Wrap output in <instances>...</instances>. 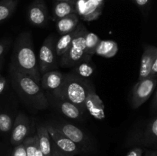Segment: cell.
<instances>
[{"instance_id":"cell-1","label":"cell","mask_w":157,"mask_h":156,"mask_svg":"<svg viewBox=\"0 0 157 156\" xmlns=\"http://www.w3.org/2000/svg\"><path fill=\"white\" fill-rule=\"evenodd\" d=\"M9 66L21 73L29 75L40 84L41 73L36 54L34 50L32 35L29 32H22L16 38Z\"/></svg>"},{"instance_id":"cell-2","label":"cell","mask_w":157,"mask_h":156,"mask_svg":"<svg viewBox=\"0 0 157 156\" xmlns=\"http://www.w3.org/2000/svg\"><path fill=\"white\" fill-rule=\"evenodd\" d=\"M9 74L15 90L29 105L38 110H45L48 106L47 96L40 84L11 66H9Z\"/></svg>"},{"instance_id":"cell-3","label":"cell","mask_w":157,"mask_h":156,"mask_svg":"<svg viewBox=\"0 0 157 156\" xmlns=\"http://www.w3.org/2000/svg\"><path fill=\"white\" fill-rule=\"evenodd\" d=\"M92 86L84 78L79 77L74 73L64 75V82L59 90L52 92L55 98L66 99L78 106L85 113L84 102Z\"/></svg>"},{"instance_id":"cell-4","label":"cell","mask_w":157,"mask_h":156,"mask_svg":"<svg viewBox=\"0 0 157 156\" xmlns=\"http://www.w3.org/2000/svg\"><path fill=\"white\" fill-rule=\"evenodd\" d=\"M88 31L85 26L79 23L76 28V34L67 53L60 58V65L63 67H73L80 62L90 61L85 54V35Z\"/></svg>"},{"instance_id":"cell-5","label":"cell","mask_w":157,"mask_h":156,"mask_svg":"<svg viewBox=\"0 0 157 156\" xmlns=\"http://www.w3.org/2000/svg\"><path fill=\"white\" fill-rule=\"evenodd\" d=\"M55 43L56 39L52 35L44 39L42 45L39 50V72L41 75L49 70L57 68V55L55 52Z\"/></svg>"},{"instance_id":"cell-6","label":"cell","mask_w":157,"mask_h":156,"mask_svg":"<svg viewBox=\"0 0 157 156\" xmlns=\"http://www.w3.org/2000/svg\"><path fill=\"white\" fill-rule=\"evenodd\" d=\"M52 124L63 135L78 145L83 152H87V151L88 152L90 151L91 142L88 136L78 126L64 122H55Z\"/></svg>"},{"instance_id":"cell-7","label":"cell","mask_w":157,"mask_h":156,"mask_svg":"<svg viewBox=\"0 0 157 156\" xmlns=\"http://www.w3.org/2000/svg\"><path fill=\"white\" fill-rule=\"evenodd\" d=\"M51 140L64 156H75L83 153L78 145L63 135L52 123L46 124Z\"/></svg>"},{"instance_id":"cell-8","label":"cell","mask_w":157,"mask_h":156,"mask_svg":"<svg viewBox=\"0 0 157 156\" xmlns=\"http://www.w3.org/2000/svg\"><path fill=\"white\" fill-rule=\"evenodd\" d=\"M156 76H150L142 80L137 81L132 91V108H139L152 96L156 89Z\"/></svg>"},{"instance_id":"cell-9","label":"cell","mask_w":157,"mask_h":156,"mask_svg":"<svg viewBox=\"0 0 157 156\" xmlns=\"http://www.w3.org/2000/svg\"><path fill=\"white\" fill-rule=\"evenodd\" d=\"M28 20L34 26L43 27L48 24V12L44 0H34L28 9Z\"/></svg>"},{"instance_id":"cell-10","label":"cell","mask_w":157,"mask_h":156,"mask_svg":"<svg viewBox=\"0 0 157 156\" xmlns=\"http://www.w3.org/2000/svg\"><path fill=\"white\" fill-rule=\"evenodd\" d=\"M11 131V144L16 146L22 143L30 132L29 118L23 113H19L13 122Z\"/></svg>"},{"instance_id":"cell-11","label":"cell","mask_w":157,"mask_h":156,"mask_svg":"<svg viewBox=\"0 0 157 156\" xmlns=\"http://www.w3.org/2000/svg\"><path fill=\"white\" fill-rule=\"evenodd\" d=\"M85 110L95 119L103 120L105 118L104 105L102 99L97 94L93 87L90 89L84 102Z\"/></svg>"},{"instance_id":"cell-12","label":"cell","mask_w":157,"mask_h":156,"mask_svg":"<svg viewBox=\"0 0 157 156\" xmlns=\"http://www.w3.org/2000/svg\"><path fill=\"white\" fill-rule=\"evenodd\" d=\"M157 58V47L153 45H147L144 47L141 58L138 81L142 80L150 76V68L155 58Z\"/></svg>"},{"instance_id":"cell-13","label":"cell","mask_w":157,"mask_h":156,"mask_svg":"<svg viewBox=\"0 0 157 156\" xmlns=\"http://www.w3.org/2000/svg\"><path fill=\"white\" fill-rule=\"evenodd\" d=\"M64 75L56 70L45 72L41 75L40 84L43 90L54 92L59 90L64 82Z\"/></svg>"},{"instance_id":"cell-14","label":"cell","mask_w":157,"mask_h":156,"mask_svg":"<svg viewBox=\"0 0 157 156\" xmlns=\"http://www.w3.org/2000/svg\"><path fill=\"white\" fill-rule=\"evenodd\" d=\"M56 104L58 110L64 115L65 117L71 119H80L84 114V112L82 111L78 106L66 99L55 98Z\"/></svg>"},{"instance_id":"cell-15","label":"cell","mask_w":157,"mask_h":156,"mask_svg":"<svg viewBox=\"0 0 157 156\" xmlns=\"http://www.w3.org/2000/svg\"><path fill=\"white\" fill-rule=\"evenodd\" d=\"M53 12L54 21H55L71 14H77V0L56 1Z\"/></svg>"},{"instance_id":"cell-16","label":"cell","mask_w":157,"mask_h":156,"mask_svg":"<svg viewBox=\"0 0 157 156\" xmlns=\"http://www.w3.org/2000/svg\"><path fill=\"white\" fill-rule=\"evenodd\" d=\"M38 146L44 156H51L52 154V140L45 125H38L37 127Z\"/></svg>"},{"instance_id":"cell-17","label":"cell","mask_w":157,"mask_h":156,"mask_svg":"<svg viewBox=\"0 0 157 156\" xmlns=\"http://www.w3.org/2000/svg\"><path fill=\"white\" fill-rule=\"evenodd\" d=\"M79 24V17L77 14H71L56 21L57 31L61 35L75 30Z\"/></svg>"},{"instance_id":"cell-18","label":"cell","mask_w":157,"mask_h":156,"mask_svg":"<svg viewBox=\"0 0 157 156\" xmlns=\"http://www.w3.org/2000/svg\"><path fill=\"white\" fill-rule=\"evenodd\" d=\"M117 43L111 40H101L95 50V54L106 58H113L117 54Z\"/></svg>"},{"instance_id":"cell-19","label":"cell","mask_w":157,"mask_h":156,"mask_svg":"<svg viewBox=\"0 0 157 156\" xmlns=\"http://www.w3.org/2000/svg\"><path fill=\"white\" fill-rule=\"evenodd\" d=\"M75 34H76V28L73 32L61 35V38L56 41V43H55V52H56V55L58 58H61V57H63L67 53L71 44V41L75 37Z\"/></svg>"},{"instance_id":"cell-20","label":"cell","mask_w":157,"mask_h":156,"mask_svg":"<svg viewBox=\"0 0 157 156\" xmlns=\"http://www.w3.org/2000/svg\"><path fill=\"white\" fill-rule=\"evenodd\" d=\"M157 141V118L155 116L146 126L143 138V143L147 146L156 145Z\"/></svg>"},{"instance_id":"cell-21","label":"cell","mask_w":157,"mask_h":156,"mask_svg":"<svg viewBox=\"0 0 157 156\" xmlns=\"http://www.w3.org/2000/svg\"><path fill=\"white\" fill-rule=\"evenodd\" d=\"M19 0H2L0 1V24L12 16Z\"/></svg>"},{"instance_id":"cell-22","label":"cell","mask_w":157,"mask_h":156,"mask_svg":"<svg viewBox=\"0 0 157 156\" xmlns=\"http://www.w3.org/2000/svg\"><path fill=\"white\" fill-rule=\"evenodd\" d=\"M95 68L93 64H90V61H84L73 67L72 72L75 75L81 78H89L94 74Z\"/></svg>"},{"instance_id":"cell-23","label":"cell","mask_w":157,"mask_h":156,"mask_svg":"<svg viewBox=\"0 0 157 156\" xmlns=\"http://www.w3.org/2000/svg\"><path fill=\"white\" fill-rule=\"evenodd\" d=\"M101 39L96 34L87 32L85 35V54L88 58H91L95 54V50Z\"/></svg>"},{"instance_id":"cell-24","label":"cell","mask_w":157,"mask_h":156,"mask_svg":"<svg viewBox=\"0 0 157 156\" xmlns=\"http://www.w3.org/2000/svg\"><path fill=\"white\" fill-rule=\"evenodd\" d=\"M13 121L7 113H0V132L7 133L12 130Z\"/></svg>"},{"instance_id":"cell-25","label":"cell","mask_w":157,"mask_h":156,"mask_svg":"<svg viewBox=\"0 0 157 156\" xmlns=\"http://www.w3.org/2000/svg\"><path fill=\"white\" fill-rule=\"evenodd\" d=\"M11 156H26L25 148L23 142L20 145L14 146L13 151H12Z\"/></svg>"},{"instance_id":"cell-26","label":"cell","mask_w":157,"mask_h":156,"mask_svg":"<svg viewBox=\"0 0 157 156\" xmlns=\"http://www.w3.org/2000/svg\"><path fill=\"white\" fill-rule=\"evenodd\" d=\"M10 44L11 40L10 41L9 40H4V41H0V59H2L5 54L6 53Z\"/></svg>"},{"instance_id":"cell-27","label":"cell","mask_w":157,"mask_h":156,"mask_svg":"<svg viewBox=\"0 0 157 156\" xmlns=\"http://www.w3.org/2000/svg\"><path fill=\"white\" fill-rule=\"evenodd\" d=\"M143 149L140 147H136V148H133L129 151L127 154L126 156H142L143 155Z\"/></svg>"},{"instance_id":"cell-28","label":"cell","mask_w":157,"mask_h":156,"mask_svg":"<svg viewBox=\"0 0 157 156\" xmlns=\"http://www.w3.org/2000/svg\"><path fill=\"white\" fill-rule=\"evenodd\" d=\"M150 76H157V58H155L154 61H153V64H152L151 68H150Z\"/></svg>"},{"instance_id":"cell-29","label":"cell","mask_w":157,"mask_h":156,"mask_svg":"<svg viewBox=\"0 0 157 156\" xmlns=\"http://www.w3.org/2000/svg\"><path fill=\"white\" fill-rule=\"evenodd\" d=\"M135 4L140 8H144L150 3V0H133Z\"/></svg>"},{"instance_id":"cell-30","label":"cell","mask_w":157,"mask_h":156,"mask_svg":"<svg viewBox=\"0 0 157 156\" xmlns=\"http://www.w3.org/2000/svg\"><path fill=\"white\" fill-rule=\"evenodd\" d=\"M51 156H64L61 154V151L57 148V147L55 146V144L52 142V154Z\"/></svg>"},{"instance_id":"cell-31","label":"cell","mask_w":157,"mask_h":156,"mask_svg":"<svg viewBox=\"0 0 157 156\" xmlns=\"http://www.w3.org/2000/svg\"><path fill=\"white\" fill-rule=\"evenodd\" d=\"M6 84H7V82H6V78L2 76H0V94L5 90Z\"/></svg>"},{"instance_id":"cell-32","label":"cell","mask_w":157,"mask_h":156,"mask_svg":"<svg viewBox=\"0 0 157 156\" xmlns=\"http://www.w3.org/2000/svg\"><path fill=\"white\" fill-rule=\"evenodd\" d=\"M146 156H157L156 151H147Z\"/></svg>"},{"instance_id":"cell-33","label":"cell","mask_w":157,"mask_h":156,"mask_svg":"<svg viewBox=\"0 0 157 156\" xmlns=\"http://www.w3.org/2000/svg\"><path fill=\"white\" fill-rule=\"evenodd\" d=\"M56 1H72V0H56Z\"/></svg>"},{"instance_id":"cell-34","label":"cell","mask_w":157,"mask_h":156,"mask_svg":"<svg viewBox=\"0 0 157 156\" xmlns=\"http://www.w3.org/2000/svg\"><path fill=\"white\" fill-rule=\"evenodd\" d=\"M1 67H2V64H1V63H0V68H1Z\"/></svg>"},{"instance_id":"cell-35","label":"cell","mask_w":157,"mask_h":156,"mask_svg":"<svg viewBox=\"0 0 157 156\" xmlns=\"http://www.w3.org/2000/svg\"><path fill=\"white\" fill-rule=\"evenodd\" d=\"M0 76H1V74H0Z\"/></svg>"}]
</instances>
